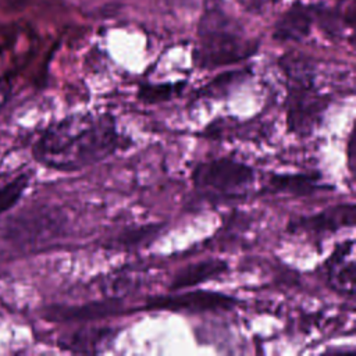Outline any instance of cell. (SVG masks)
I'll list each match as a JSON object with an SVG mask.
<instances>
[{
  "label": "cell",
  "instance_id": "9",
  "mask_svg": "<svg viewBox=\"0 0 356 356\" xmlns=\"http://www.w3.org/2000/svg\"><path fill=\"white\" fill-rule=\"evenodd\" d=\"M114 337L113 328L108 327H82L68 332L58 339V346L78 353H97L103 350V345Z\"/></svg>",
  "mask_w": 356,
  "mask_h": 356
},
{
  "label": "cell",
  "instance_id": "18",
  "mask_svg": "<svg viewBox=\"0 0 356 356\" xmlns=\"http://www.w3.org/2000/svg\"><path fill=\"white\" fill-rule=\"evenodd\" d=\"M271 1H280V0H271Z\"/></svg>",
  "mask_w": 356,
  "mask_h": 356
},
{
  "label": "cell",
  "instance_id": "14",
  "mask_svg": "<svg viewBox=\"0 0 356 356\" xmlns=\"http://www.w3.org/2000/svg\"><path fill=\"white\" fill-rule=\"evenodd\" d=\"M184 83H157V85H142L138 90V99L143 103L153 104L167 102L181 93Z\"/></svg>",
  "mask_w": 356,
  "mask_h": 356
},
{
  "label": "cell",
  "instance_id": "6",
  "mask_svg": "<svg viewBox=\"0 0 356 356\" xmlns=\"http://www.w3.org/2000/svg\"><path fill=\"white\" fill-rule=\"evenodd\" d=\"M355 204L345 203L331 206L317 214L300 217L291 221L288 229L291 232H335L341 228H352L355 225Z\"/></svg>",
  "mask_w": 356,
  "mask_h": 356
},
{
  "label": "cell",
  "instance_id": "1",
  "mask_svg": "<svg viewBox=\"0 0 356 356\" xmlns=\"http://www.w3.org/2000/svg\"><path fill=\"white\" fill-rule=\"evenodd\" d=\"M125 138L110 114L75 113L49 125L33 145L32 153L40 164L76 171L122 149Z\"/></svg>",
  "mask_w": 356,
  "mask_h": 356
},
{
  "label": "cell",
  "instance_id": "12",
  "mask_svg": "<svg viewBox=\"0 0 356 356\" xmlns=\"http://www.w3.org/2000/svg\"><path fill=\"white\" fill-rule=\"evenodd\" d=\"M312 25V13L303 6H293L275 25L274 38L278 40H300L307 36Z\"/></svg>",
  "mask_w": 356,
  "mask_h": 356
},
{
  "label": "cell",
  "instance_id": "8",
  "mask_svg": "<svg viewBox=\"0 0 356 356\" xmlns=\"http://www.w3.org/2000/svg\"><path fill=\"white\" fill-rule=\"evenodd\" d=\"M327 275L331 286L345 295L353 296L355 292V260L353 241L339 243L325 263Z\"/></svg>",
  "mask_w": 356,
  "mask_h": 356
},
{
  "label": "cell",
  "instance_id": "7",
  "mask_svg": "<svg viewBox=\"0 0 356 356\" xmlns=\"http://www.w3.org/2000/svg\"><path fill=\"white\" fill-rule=\"evenodd\" d=\"M124 312V303L120 299H106L89 302L79 306H54L49 309L47 318L61 323L95 321Z\"/></svg>",
  "mask_w": 356,
  "mask_h": 356
},
{
  "label": "cell",
  "instance_id": "17",
  "mask_svg": "<svg viewBox=\"0 0 356 356\" xmlns=\"http://www.w3.org/2000/svg\"><path fill=\"white\" fill-rule=\"evenodd\" d=\"M355 132L352 131L350 132V136H349V142H348V157H349V168L350 171L353 170V157H355Z\"/></svg>",
  "mask_w": 356,
  "mask_h": 356
},
{
  "label": "cell",
  "instance_id": "11",
  "mask_svg": "<svg viewBox=\"0 0 356 356\" xmlns=\"http://www.w3.org/2000/svg\"><path fill=\"white\" fill-rule=\"evenodd\" d=\"M320 174H285L273 175L266 186L267 192L289 193L296 196H307L316 191H321L318 184Z\"/></svg>",
  "mask_w": 356,
  "mask_h": 356
},
{
  "label": "cell",
  "instance_id": "10",
  "mask_svg": "<svg viewBox=\"0 0 356 356\" xmlns=\"http://www.w3.org/2000/svg\"><path fill=\"white\" fill-rule=\"evenodd\" d=\"M228 270V264L221 259H206L202 261H196L181 268L172 278L170 284L171 291L185 289L191 286H196L202 282L213 280Z\"/></svg>",
  "mask_w": 356,
  "mask_h": 356
},
{
  "label": "cell",
  "instance_id": "2",
  "mask_svg": "<svg viewBox=\"0 0 356 356\" xmlns=\"http://www.w3.org/2000/svg\"><path fill=\"white\" fill-rule=\"evenodd\" d=\"M200 43L195 58L202 68H216L250 57L257 43L246 39L241 26L222 11L213 8L199 22Z\"/></svg>",
  "mask_w": 356,
  "mask_h": 356
},
{
  "label": "cell",
  "instance_id": "13",
  "mask_svg": "<svg viewBox=\"0 0 356 356\" xmlns=\"http://www.w3.org/2000/svg\"><path fill=\"white\" fill-rule=\"evenodd\" d=\"M163 228L164 224H146L131 227L108 239L104 246L117 250H135L152 243L160 235Z\"/></svg>",
  "mask_w": 356,
  "mask_h": 356
},
{
  "label": "cell",
  "instance_id": "4",
  "mask_svg": "<svg viewBox=\"0 0 356 356\" xmlns=\"http://www.w3.org/2000/svg\"><path fill=\"white\" fill-rule=\"evenodd\" d=\"M253 179V168L231 157L207 160L192 171V182L197 189L221 195H235L248 188Z\"/></svg>",
  "mask_w": 356,
  "mask_h": 356
},
{
  "label": "cell",
  "instance_id": "15",
  "mask_svg": "<svg viewBox=\"0 0 356 356\" xmlns=\"http://www.w3.org/2000/svg\"><path fill=\"white\" fill-rule=\"evenodd\" d=\"M28 184L29 177L26 174H21L0 186V213L7 211L19 200Z\"/></svg>",
  "mask_w": 356,
  "mask_h": 356
},
{
  "label": "cell",
  "instance_id": "5",
  "mask_svg": "<svg viewBox=\"0 0 356 356\" xmlns=\"http://www.w3.org/2000/svg\"><path fill=\"white\" fill-rule=\"evenodd\" d=\"M236 299L220 292L211 291H188L177 295H157L150 296L146 303L149 310H170V312H216L229 310L235 306Z\"/></svg>",
  "mask_w": 356,
  "mask_h": 356
},
{
  "label": "cell",
  "instance_id": "3",
  "mask_svg": "<svg viewBox=\"0 0 356 356\" xmlns=\"http://www.w3.org/2000/svg\"><path fill=\"white\" fill-rule=\"evenodd\" d=\"M281 65L288 78V129L300 136L310 135L320 124L330 100L314 88L309 60L286 54L281 60Z\"/></svg>",
  "mask_w": 356,
  "mask_h": 356
},
{
  "label": "cell",
  "instance_id": "16",
  "mask_svg": "<svg viewBox=\"0 0 356 356\" xmlns=\"http://www.w3.org/2000/svg\"><path fill=\"white\" fill-rule=\"evenodd\" d=\"M236 72H227L224 75L217 76L213 82H210L207 86H204L200 92L202 96H213L217 90H222L224 88H228L235 79H236Z\"/></svg>",
  "mask_w": 356,
  "mask_h": 356
}]
</instances>
